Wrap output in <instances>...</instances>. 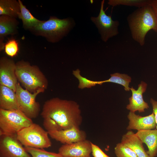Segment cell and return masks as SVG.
Wrapping results in <instances>:
<instances>
[{
	"mask_svg": "<svg viewBox=\"0 0 157 157\" xmlns=\"http://www.w3.org/2000/svg\"><path fill=\"white\" fill-rule=\"evenodd\" d=\"M121 143L132 150L138 157H150L143 147V143L132 131H128L123 135Z\"/></svg>",
	"mask_w": 157,
	"mask_h": 157,
	"instance_id": "9a60e30c",
	"label": "cell"
},
{
	"mask_svg": "<svg viewBox=\"0 0 157 157\" xmlns=\"http://www.w3.org/2000/svg\"><path fill=\"white\" fill-rule=\"evenodd\" d=\"M150 0H109L108 3L113 7L119 5L140 8L149 4Z\"/></svg>",
	"mask_w": 157,
	"mask_h": 157,
	"instance_id": "7402d4cb",
	"label": "cell"
},
{
	"mask_svg": "<svg viewBox=\"0 0 157 157\" xmlns=\"http://www.w3.org/2000/svg\"><path fill=\"white\" fill-rule=\"evenodd\" d=\"M48 132L52 138L63 144H70L85 140L86 138L85 132L75 127L65 130Z\"/></svg>",
	"mask_w": 157,
	"mask_h": 157,
	"instance_id": "7c38bea8",
	"label": "cell"
},
{
	"mask_svg": "<svg viewBox=\"0 0 157 157\" xmlns=\"http://www.w3.org/2000/svg\"><path fill=\"white\" fill-rule=\"evenodd\" d=\"M33 123L32 119L19 109H0V135H17Z\"/></svg>",
	"mask_w": 157,
	"mask_h": 157,
	"instance_id": "5b68a950",
	"label": "cell"
},
{
	"mask_svg": "<svg viewBox=\"0 0 157 157\" xmlns=\"http://www.w3.org/2000/svg\"><path fill=\"white\" fill-rule=\"evenodd\" d=\"M104 0L101 1L98 16L91 17L90 19L97 28L102 40L106 42L110 38L119 34V23L117 20H113L111 16L106 14L104 9Z\"/></svg>",
	"mask_w": 157,
	"mask_h": 157,
	"instance_id": "ba28073f",
	"label": "cell"
},
{
	"mask_svg": "<svg viewBox=\"0 0 157 157\" xmlns=\"http://www.w3.org/2000/svg\"><path fill=\"white\" fill-rule=\"evenodd\" d=\"M75 25L72 18L61 19L51 16L47 20L43 21L29 30L36 35L44 37L48 41L55 43L66 36Z\"/></svg>",
	"mask_w": 157,
	"mask_h": 157,
	"instance_id": "277c9868",
	"label": "cell"
},
{
	"mask_svg": "<svg viewBox=\"0 0 157 157\" xmlns=\"http://www.w3.org/2000/svg\"><path fill=\"white\" fill-rule=\"evenodd\" d=\"M41 115L47 131L79 128L83 120L79 106L76 102L57 97L45 102Z\"/></svg>",
	"mask_w": 157,
	"mask_h": 157,
	"instance_id": "6da1fadb",
	"label": "cell"
},
{
	"mask_svg": "<svg viewBox=\"0 0 157 157\" xmlns=\"http://www.w3.org/2000/svg\"><path fill=\"white\" fill-rule=\"evenodd\" d=\"M92 153L93 157H110L106 154L98 145L91 142Z\"/></svg>",
	"mask_w": 157,
	"mask_h": 157,
	"instance_id": "4316f807",
	"label": "cell"
},
{
	"mask_svg": "<svg viewBox=\"0 0 157 157\" xmlns=\"http://www.w3.org/2000/svg\"><path fill=\"white\" fill-rule=\"evenodd\" d=\"M110 78L104 81H101V84L107 82H111L120 84L123 86L124 90L126 91L130 90L129 83L131 82V77L127 74L116 73L110 75Z\"/></svg>",
	"mask_w": 157,
	"mask_h": 157,
	"instance_id": "44dd1931",
	"label": "cell"
},
{
	"mask_svg": "<svg viewBox=\"0 0 157 157\" xmlns=\"http://www.w3.org/2000/svg\"><path fill=\"white\" fill-rule=\"evenodd\" d=\"M148 148L147 153L150 157L157 155V129L139 130L135 133Z\"/></svg>",
	"mask_w": 157,
	"mask_h": 157,
	"instance_id": "2e32d148",
	"label": "cell"
},
{
	"mask_svg": "<svg viewBox=\"0 0 157 157\" xmlns=\"http://www.w3.org/2000/svg\"><path fill=\"white\" fill-rule=\"evenodd\" d=\"M26 151L32 157H63L58 153L47 151L43 149L24 147Z\"/></svg>",
	"mask_w": 157,
	"mask_h": 157,
	"instance_id": "603a6c76",
	"label": "cell"
},
{
	"mask_svg": "<svg viewBox=\"0 0 157 157\" xmlns=\"http://www.w3.org/2000/svg\"><path fill=\"white\" fill-rule=\"evenodd\" d=\"M149 5L152 9L157 19V0H150Z\"/></svg>",
	"mask_w": 157,
	"mask_h": 157,
	"instance_id": "f1b7e54d",
	"label": "cell"
},
{
	"mask_svg": "<svg viewBox=\"0 0 157 157\" xmlns=\"http://www.w3.org/2000/svg\"><path fill=\"white\" fill-rule=\"evenodd\" d=\"M127 117L129 120L126 127L128 131L151 130L156 128L154 115L153 112L147 116H142L130 111Z\"/></svg>",
	"mask_w": 157,
	"mask_h": 157,
	"instance_id": "5bb4252c",
	"label": "cell"
},
{
	"mask_svg": "<svg viewBox=\"0 0 157 157\" xmlns=\"http://www.w3.org/2000/svg\"><path fill=\"white\" fill-rule=\"evenodd\" d=\"M16 63L10 59L2 57L0 59V85L15 92L18 82L15 73Z\"/></svg>",
	"mask_w": 157,
	"mask_h": 157,
	"instance_id": "30bf717a",
	"label": "cell"
},
{
	"mask_svg": "<svg viewBox=\"0 0 157 157\" xmlns=\"http://www.w3.org/2000/svg\"><path fill=\"white\" fill-rule=\"evenodd\" d=\"M4 49L7 55L12 57L15 56L19 50L17 42L13 39L9 40L5 45Z\"/></svg>",
	"mask_w": 157,
	"mask_h": 157,
	"instance_id": "484cf974",
	"label": "cell"
},
{
	"mask_svg": "<svg viewBox=\"0 0 157 157\" xmlns=\"http://www.w3.org/2000/svg\"><path fill=\"white\" fill-rule=\"evenodd\" d=\"M127 20L133 39L141 46L145 44L147 33H157V19L149 4L138 8L127 17Z\"/></svg>",
	"mask_w": 157,
	"mask_h": 157,
	"instance_id": "7a4b0ae2",
	"label": "cell"
},
{
	"mask_svg": "<svg viewBox=\"0 0 157 157\" xmlns=\"http://www.w3.org/2000/svg\"><path fill=\"white\" fill-rule=\"evenodd\" d=\"M44 91L39 90L32 93L24 89L18 82L15 93L19 110L31 119L37 117L39 113L40 108L39 103L35 100L37 95Z\"/></svg>",
	"mask_w": 157,
	"mask_h": 157,
	"instance_id": "52a82bcc",
	"label": "cell"
},
{
	"mask_svg": "<svg viewBox=\"0 0 157 157\" xmlns=\"http://www.w3.org/2000/svg\"><path fill=\"white\" fill-rule=\"evenodd\" d=\"M147 84L142 81L138 85V88L135 90L132 86L130 88L132 92V96L129 99V104L126 108L130 111L135 113L138 111L139 113L145 111V109L149 108L148 104L146 102L143 98V94L146 91Z\"/></svg>",
	"mask_w": 157,
	"mask_h": 157,
	"instance_id": "4fadbf2b",
	"label": "cell"
},
{
	"mask_svg": "<svg viewBox=\"0 0 157 157\" xmlns=\"http://www.w3.org/2000/svg\"><path fill=\"white\" fill-rule=\"evenodd\" d=\"M20 13V6L18 1L0 0V15H6L17 18Z\"/></svg>",
	"mask_w": 157,
	"mask_h": 157,
	"instance_id": "ffe728a7",
	"label": "cell"
},
{
	"mask_svg": "<svg viewBox=\"0 0 157 157\" xmlns=\"http://www.w3.org/2000/svg\"><path fill=\"white\" fill-rule=\"evenodd\" d=\"M17 138V135H0V157H32Z\"/></svg>",
	"mask_w": 157,
	"mask_h": 157,
	"instance_id": "9c48e42d",
	"label": "cell"
},
{
	"mask_svg": "<svg viewBox=\"0 0 157 157\" xmlns=\"http://www.w3.org/2000/svg\"><path fill=\"white\" fill-rule=\"evenodd\" d=\"M49 133L39 125L33 123L17 134V138L25 147L43 149L50 147Z\"/></svg>",
	"mask_w": 157,
	"mask_h": 157,
	"instance_id": "8992f818",
	"label": "cell"
},
{
	"mask_svg": "<svg viewBox=\"0 0 157 157\" xmlns=\"http://www.w3.org/2000/svg\"><path fill=\"white\" fill-rule=\"evenodd\" d=\"M18 1L20 6V13L18 18L22 20L24 28L29 30L43 21L35 17L23 5L22 2L20 0Z\"/></svg>",
	"mask_w": 157,
	"mask_h": 157,
	"instance_id": "d6986e66",
	"label": "cell"
},
{
	"mask_svg": "<svg viewBox=\"0 0 157 157\" xmlns=\"http://www.w3.org/2000/svg\"><path fill=\"white\" fill-rule=\"evenodd\" d=\"M0 109H19L15 92L8 87L0 85Z\"/></svg>",
	"mask_w": 157,
	"mask_h": 157,
	"instance_id": "e0dca14e",
	"label": "cell"
},
{
	"mask_svg": "<svg viewBox=\"0 0 157 157\" xmlns=\"http://www.w3.org/2000/svg\"><path fill=\"white\" fill-rule=\"evenodd\" d=\"M114 152L117 157H138L132 150L121 142L116 144Z\"/></svg>",
	"mask_w": 157,
	"mask_h": 157,
	"instance_id": "cb8c5ba5",
	"label": "cell"
},
{
	"mask_svg": "<svg viewBox=\"0 0 157 157\" xmlns=\"http://www.w3.org/2000/svg\"><path fill=\"white\" fill-rule=\"evenodd\" d=\"M18 22L16 18L6 15L0 16V40L17 33Z\"/></svg>",
	"mask_w": 157,
	"mask_h": 157,
	"instance_id": "ac0fdd59",
	"label": "cell"
},
{
	"mask_svg": "<svg viewBox=\"0 0 157 157\" xmlns=\"http://www.w3.org/2000/svg\"><path fill=\"white\" fill-rule=\"evenodd\" d=\"M150 101L152 107L153 113L154 115L156 125V129H157V101L151 98Z\"/></svg>",
	"mask_w": 157,
	"mask_h": 157,
	"instance_id": "83f0119b",
	"label": "cell"
},
{
	"mask_svg": "<svg viewBox=\"0 0 157 157\" xmlns=\"http://www.w3.org/2000/svg\"><path fill=\"white\" fill-rule=\"evenodd\" d=\"M16 65L18 81L25 89L33 93L39 90L44 91L47 88L48 80L38 66L23 60L17 62Z\"/></svg>",
	"mask_w": 157,
	"mask_h": 157,
	"instance_id": "3957f363",
	"label": "cell"
},
{
	"mask_svg": "<svg viewBox=\"0 0 157 157\" xmlns=\"http://www.w3.org/2000/svg\"><path fill=\"white\" fill-rule=\"evenodd\" d=\"M91 142L85 140L70 144H63L58 153L63 157H91Z\"/></svg>",
	"mask_w": 157,
	"mask_h": 157,
	"instance_id": "8fae6325",
	"label": "cell"
},
{
	"mask_svg": "<svg viewBox=\"0 0 157 157\" xmlns=\"http://www.w3.org/2000/svg\"><path fill=\"white\" fill-rule=\"evenodd\" d=\"M80 73V71L78 69L74 70L73 72V74L79 81L78 88L81 89L90 88L97 85H99V81L90 80L82 76Z\"/></svg>",
	"mask_w": 157,
	"mask_h": 157,
	"instance_id": "d4e9b609",
	"label": "cell"
}]
</instances>
